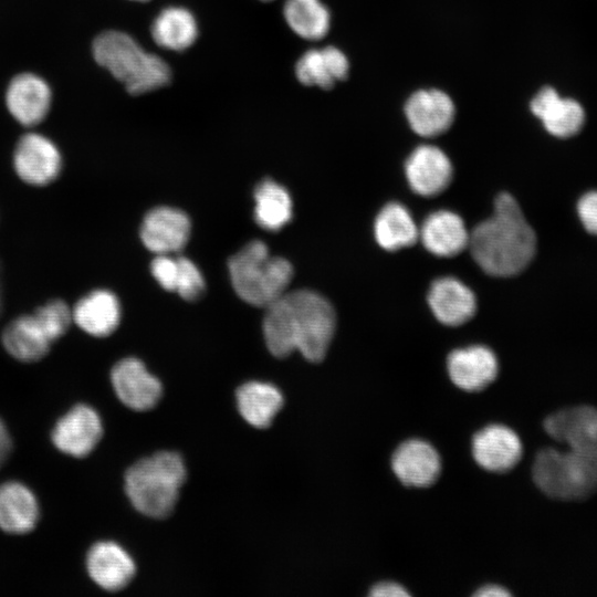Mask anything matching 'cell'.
Returning a JSON list of instances; mask_svg holds the SVG:
<instances>
[{
	"label": "cell",
	"instance_id": "cell-3",
	"mask_svg": "<svg viewBox=\"0 0 597 597\" xmlns=\"http://www.w3.org/2000/svg\"><path fill=\"white\" fill-rule=\"evenodd\" d=\"M95 61L122 82L132 95H140L169 84L171 72L159 56L147 53L128 34L105 31L92 46Z\"/></svg>",
	"mask_w": 597,
	"mask_h": 597
},
{
	"label": "cell",
	"instance_id": "cell-32",
	"mask_svg": "<svg viewBox=\"0 0 597 597\" xmlns=\"http://www.w3.org/2000/svg\"><path fill=\"white\" fill-rule=\"evenodd\" d=\"M176 292L186 301H197L205 292L203 277L196 264L186 256H177Z\"/></svg>",
	"mask_w": 597,
	"mask_h": 597
},
{
	"label": "cell",
	"instance_id": "cell-12",
	"mask_svg": "<svg viewBox=\"0 0 597 597\" xmlns=\"http://www.w3.org/2000/svg\"><path fill=\"white\" fill-rule=\"evenodd\" d=\"M111 381L118 399L136 411L151 409L163 394L158 378L135 357H127L116 363L111 371Z\"/></svg>",
	"mask_w": 597,
	"mask_h": 597
},
{
	"label": "cell",
	"instance_id": "cell-5",
	"mask_svg": "<svg viewBox=\"0 0 597 597\" xmlns=\"http://www.w3.org/2000/svg\"><path fill=\"white\" fill-rule=\"evenodd\" d=\"M228 265L238 296L258 307H266L286 292L293 276L291 263L270 255L266 244L259 240L247 243Z\"/></svg>",
	"mask_w": 597,
	"mask_h": 597
},
{
	"label": "cell",
	"instance_id": "cell-14",
	"mask_svg": "<svg viewBox=\"0 0 597 597\" xmlns=\"http://www.w3.org/2000/svg\"><path fill=\"white\" fill-rule=\"evenodd\" d=\"M405 114L416 134L436 137L450 128L455 107L452 98L440 90H419L407 100Z\"/></svg>",
	"mask_w": 597,
	"mask_h": 597
},
{
	"label": "cell",
	"instance_id": "cell-15",
	"mask_svg": "<svg viewBox=\"0 0 597 597\" xmlns=\"http://www.w3.org/2000/svg\"><path fill=\"white\" fill-rule=\"evenodd\" d=\"M52 102L49 84L39 75L22 73L14 76L6 91V105L12 117L25 127L41 123Z\"/></svg>",
	"mask_w": 597,
	"mask_h": 597
},
{
	"label": "cell",
	"instance_id": "cell-39",
	"mask_svg": "<svg viewBox=\"0 0 597 597\" xmlns=\"http://www.w3.org/2000/svg\"><path fill=\"white\" fill-rule=\"evenodd\" d=\"M263 1H271V0H263Z\"/></svg>",
	"mask_w": 597,
	"mask_h": 597
},
{
	"label": "cell",
	"instance_id": "cell-16",
	"mask_svg": "<svg viewBox=\"0 0 597 597\" xmlns=\"http://www.w3.org/2000/svg\"><path fill=\"white\" fill-rule=\"evenodd\" d=\"M190 235L188 216L176 208L157 207L145 216L140 227L144 245L156 254L179 252Z\"/></svg>",
	"mask_w": 597,
	"mask_h": 597
},
{
	"label": "cell",
	"instance_id": "cell-7",
	"mask_svg": "<svg viewBox=\"0 0 597 597\" xmlns=\"http://www.w3.org/2000/svg\"><path fill=\"white\" fill-rule=\"evenodd\" d=\"M12 163L18 177L36 187L51 184L62 170V155L57 146L39 133H27L20 137Z\"/></svg>",
	"mask_w": 597,
	"mask_h": 597
},
{
	"label": "cell",
	"instance_id": "cell-4",
	"mask_svg": "<svg viewBox=\"0 0 597 597\" xmlns=\"http://www.w3.org/2000/svg\"><path fill=\"white\" fill-rule=\"evenodd\" d=\"M186 479L182 458L161 451L133 464L125 474V491L133 506L154 519L168 516Z\"/></svg>",
	"mask_w": 597,
	"mask_h": 597
},
{
	"label": "cell",
	"instance_id": "cell-18",
	"mask_svg": "<svg viewBox=\"0 0 597 597\" xmlns=\"http://www.w3.org/2000/svg\"><path fill=\"white\" fill-rule=\"evenodd\" d=\"M86 569L91 579L108 591L125 588L136 573L132 556L121 545L109 541L98 542L90 548Z\"/></svg>",
	"mask_w": 597,
	"mask_h": 597
},
{
	"label": "cell",
	"instance_id": "cell-35",
	"mask_svg": "<svg viewBox=\"0 0 597 597\" xmlns=\"http://www.w3.org/2000/svg\"><path fill=\"white\" fill-rule=\"evenodd\" d=\"M368 595L370 597H408L410 593L397 582L385 580L373 585Z\"/></svg>",
	"mask_w": 597,
	"mask_h": 597
},
{
	"label": "cell",
	"instance_id": "cell-26",
	"mask_svg": "<svg viewBox=\"0 0 597 597\" xmlns=\"http://www.w3.org/2000/svg\"><path fill=\"white\" fill-rule=\"evenodd\" d=\"M235 398L242 418L260 429L268 428L272 423L284 404L279 388L262 381H249L241 385Z\"/></svg>",
	"mask_w": 597,
	"mask_h": 597
},
{
	"label": "cell",
	"instance_id": "cell-30",
	"mask_svg": "<svg viewBox=\"0 0 597 597\" xmlns=\"http://www.w3.org/2000/svg\"><path fill=\"white\" fill-rule=\"evenodd\" d=\"M283 13L289 27L305 40H320L329 30V12L321 0H286Z\"/></svg>",
	"mask_w": 597,
	"mask_h": 597
},
{
	"label": "cell",
	"instance_id": "cell-38",
	"mask_svg": "<svg viewBox=\"0 0 597 597\" xmlns=\"http://www.w3.org/2000/svg\"><path fill=\"white\" fill-rule=\"evenodd\" d=\"M135 1H147V0H135Z\"/></svg>",
	"mask_w": 597,
	"mask_h": 597
},
{
	"label": "cell",
	"instance_id": "cell-8",
	"mask_svg": "<svg viewBox=\"0 0 597 597\" xmlns=\"http://www.w3.org/2000/svg\"><path fill=\"white\" fill-rule=\"evenodd\" d=\"M103 436L98 412L87 405H76L54 425L51 439L62 453L83 458L88 455Z\"/></svg>",
	"mask_w": 597,
	"mask_h": 597
},
{
	"label": "cell",
	"instance_id": "cell-19",
	"mask_svg": "<svg viewBox=\"0 0 597 597\" xmlns=\"http://www.w3.org/2000/svg\"><path fill=\"white\" fill-rule=\"evenodd\" d=\"M530 107L544 128L555 137H572L585 123V111L582 105L573 98L562 97L549 86L543 87L533 97Z\"/></svg>",
	"mask_w": 597,
	"mask_h": 597
},
{
	"label": "cell",
	"instance_id": "cell-17",
	"mask_svg": "<svg viewBox=\"0 0 597 597\" xmlns=\"http://www.w3.org/2000/svg\"><path fill=\"white\" fill-rule=\"evenodd\" d=\"M452 164L437 146L420 145L406 161V177L410 188L422 197L442 192L451 182Z\"/></svg>",
	"mask_w": 597,
	"mask_h": 597
},
{
	"label": "cell",
	"instance_id": "cell-33",
	"mask_svg": "<svg viewBox=\"0 0 597 597\" xmlns=\"http://www.w3.org/2000/svg\"><path fill=\"white\" fill-rule=\"evenodd\" d=\"M156 281L167 291L176 292L178 260L169 254H157L150 264Z\"/></svg>",
	"mask_w": 597,
	"mask_h": 597
},
{
	"label": "cell",
	"instance_id": "cell-31",
	"mask_svg": "<svg viewBox=\"0 0 597 597\" xmlns=\"http://www.w3.org/2000/svg\"><path fill=\"white\" fill-rule=\"evenodd\" d=\"M33 315L52 343L61 338L73 323L72 308L62 300L44 303Z\"/></svg>",
	"mask_w": 597,
	"mask_h": 597
},
{
	"label": "cell",
	"instance_id": "cell-22",
	"mask_svg": "<svg viewBox=\"0 0 597 597\" xmlns=\"http://www.w3.org/2000/svg\"><path fill=\"white\" fill-rule=\"evenodd\" d=\"M73 323L95 337L112 334L119 324L121 306L114 293L95 290L77 301L72 308Z\"/></svg>",
	"mask_w": 597,
	"mask_h": 597
},
{
	"label": "cell",
	"instance_id": "cell-34",
	"mask_svg": "<svg viewBox=\"0 0 597 597\" xmlns=\"http://www.w3.org/2000/svg\"><path fill=\"white\" fill-rule=\"evenodd\" d=\"M577 211L585 229L597 235V191L585 193L578 201Z\"/></svg>",
	"mask_w": 597,
	"mask_h": 597
},
{
	"label": "cell",
	"instance_id": "cell-28",
	"mask_svg": "<svg viewBox=\"0 0 597 597\" xmlns=\"http://www.w3.org/2000/svg\"><path fill=\"white\" fill-rule=\"evenodd\" d=\"M198 29L193 15L184 8L170 7L154 20L151 35L161 48L182 51L197 38Z\"/></svg>",
	"mask_w": 597,
	"mask_h": 597
},
{
	"label": "cell",
	"instance_id": "cell-6",
	"mask_svg": "<svg viewBox=\"0 0 597 597\" xmlns=\"http://www.w3.org/2000/svg\"><path fill=\"white\" fill-rule=\"evenodd\" d=\"M532 478L549 498L584 500L597 490V460L570 449L544 448L535 455Z\"/></svg>",
	"mask_w": 597,
	"mask_h": 597
},
{
	"label": "cell",
	"instance_id": "cell-37",
	"mask_svg": "<svg viewBox=\"0 0 597 597\" xmlns=\"http://www.w3.org/2000/svg\"><path fill=\"white\" fill-rule=\"evenodd\" d=\"M12 443L6 425L0 419V467L8 458Z\"/></svg>",
	"mask_w": 597,
	"mask_h": 597
},
{
	"label": "cell",
	"instance_id": "cell-29",
	"mask_svg": "<svg viewBox=\"0 0 597 597\" xmlns=\"http://www.w3.org/2000/svg\"><path fill=\"white\" fill-rule=\"evenodd\" d=\"M254 219L263 229L276 231L292 218V200L287 190L265 178L254 189Z\"/></svg>",
	"mask_w": 597,
	"mask_h": 597
},
{
	"label": "cell",
	"instance_id": "cell-9",
	"mask_svg": "<svg viewBox=\"0 0 597 597\" xmlns=\"http://www.w3.org/2000/svg\"><path fill=\"white\" fill-rule=\"evenodd\" d=\"M471 453L475 463L483 470L504 473L520 462L523 444L512 428L501 423H491L473 434Z\"/></svg>",
	"mask_w": 597,
	"mask_h": 597
},
{
	"label": "cell",
	"instance_id": "cell-13",
	"mask_svg": "<svg viewBox=\"0 0 597 597\" xmlns=\"http://www.w3.org/2000/svg\"><path fill=\"white\" fill-rule=\"evenodd\" d=\"M447 370L455 387L476 392L495 380L499 363L491 348L472 345L452 350L447 357Z\"/></svg>",
	"mask_w": 597,
	"mask_h": 597
},
{
	"label": "cell",
	"instance_id": "cell-11",
	"mask_svg": "<svg viewBox=\"0 0 597 597\" xmlns=\"http://www.w3.org/2000/svg\"><path fill=\"white\" fill-rule=\"evenodd\" d=\"M391 470L408 488H428L439 478L442 461L437 449L428 441L411 438L402 441L392 452Z\"/></svg>",
	"mask_w": 597,
	"mask_h": 597
},
{
	"label": "cell",
	"instance_id": "cell-21",
	"mask_svg": "<svg viewBox=\"0 0 597 597\" xmlns=\"http://www.w3.org/2000/svg\"><path fill=\"white\" fill-rule=\"evenodd\" d=\"M469 237L462 218L449 210L432 212L419 229L423 247L430 253L444 258L461 253L469 244Z\"/></svg>",
	"mask_w": 597,
	"mask_h": 597
},
{
	"label": "cell",
	"instance_id": "cell-2",
	"mask_svg": "<svg viewBox=\"0 0 597 597\" xmlns=\"http://www.w3.org/2000/svg\"><path fill=\"white\" fill-rule=\"evenodd\" d=\"M476 264L492 276L506 277L522 272L536 251V237L517 201L501 193L493 214L475 226L469 237Z\"/></svg>",
	"mask_w": 597,
	"mask_h": 597
},
{
	"label": "cell",
	"instance_id": "cell-25",
	"mask_svg": "<svg viewBox=\"0 0 597 597\" xmlns=\"http://www.w3.org/2000/svg\"><path fill=\"white\" fill-rule=\"evenodd\" d=\"M1 341L4 349L23 363H34L44 358L52 344L33 314L12 320L4 327Z\"/></svg>",
	"mask_w": 597,
	"mask_h": 597
},
{
	"label": "cell",
	"instance_id": "cell-27",
	"mask_svg": "<svg viewBox=\"0 0 597 597\" xmlns=\"http://www.w3.org/2000/svg\"><path fill=\"white\" fill-rule=\"evenodd\" d=\"M375 238L387 251H396L413 244L419 229L407 208L397 202L386 205L375 220Z\"/></svg>",
	"mask_w": 597,
	"mask_h": 597
},
{
	"label": "cell",
	"instance_id": "cell-36",
	"mask_svg": "<svg viewBox=\"0 0 597 597\" xmlns=\"http://www.w3.org/2000/svg\"><path fill=\"white\" fill-rule=\"evenodd\" d=\"M473 595L475 597H507L511 593L501 585L486 584L479 587Z\"/></svg>",
	"mask_w": 597,
	"mask_h": 597
},
{
	"label": "cell",
	"instance_id": "cell-20",
	"mask_svg": "<svg viewBox=\"0 0 597 597\" xmlns=\"http://www.w3.org/2000/svg\"><path fill=\"white\" fill-rule=\"evenodd\" d=\"M428 303L437 320L448 326L467 323L476 311V300L469 286L455 277L446 276L432 282Z\"/></svg>",
	"mask_w": 597,
	"mask_h": 597
},
{
	"label": "cell",
	"instance_id": "cell-24",
	"mask_svg": "<svg viewBox=\"0 0 597 597\" xmlns=\"http://www.w3.org/2000/svg\"><path fill=\"white\" fill-rule=\"evenodd\" d=\"M349 62L347 56L335 46L306 51L295 65L297 80L307 86L332 88L336 82L347 77Z\"/></svg>",
	"mask_w": 597,
	"mask_h": 597
},
{
	"label": "cell",
	"instance_id": "cell-23",
	"mask_svg": "<svg viewBox=\"0 0 597 597\" xmlns=\"http://www.w3.org/2000/svg\"><path fill=\"white\" fill-rule=\"evenodd\" d=\"M40 517V506L33 492L15 481L0 485V528L9 534L31 532Z\"/></svg>",
	"mask_w": 597,
	"mask_h": 597
},
{
	"label": "cell",
	"instance_id": "cell-10",
	"mask_svg": "<svg viewBox=\"0 0 597 597\" xmlns=\"http://www.w3.org/2000/svg\"><path fill=\"white\" fill-rule=\"evenodd\" d=\"M544 430L568 449L597 460V409L590 406L564 408L549 415Z\"/></svg>",
	"mask_w": 597,
	"mask_h": 597
},
{
	"label": "cell",
	"instance_id": "cell-1",
	"mask_svg": "<svg viewBox=\"0 0 597 597\" xmlns=\"http://www.w3.org/2000/svg\"><path fill=\"white\" fill-rule=\"evenodd\" d=\"M336 328L332 304L310 290L284 292L265 307L263 334L272 355L279 358L298 350L311 363L322 362Z\"/></svg>",
	"mask_w": 597,
	"mask_h": 597
}]
</instances>
